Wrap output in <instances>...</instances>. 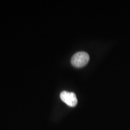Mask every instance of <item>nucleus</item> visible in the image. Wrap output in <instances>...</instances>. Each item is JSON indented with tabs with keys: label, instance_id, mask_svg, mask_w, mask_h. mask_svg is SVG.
I'll return each instance as SVG.
<instances>
[{
	"label": "nucleus",
	"instance_id": "obj_1",
	"mask_svg": "<svg viewBox=\"0 0 130 130\" xmlns=\"http://www.w3.org/2000/svg\"><path fill=\"white\" fill-rule=\"evenodd\" d=\"M89 56L86 52H78L73 56L71 59V63L76 68L83 67L89 61Z\"/></svg>",
	"mask_w": 130,
	"mask_h": 130
},
{
	"label": "nucleus",
	"instance_id": "obj_2",
	"mask_svg": "<svg viewBox=\"0 0 130 130\" xmlns=\"http://www.w3.org/2000/svg\"><path fill=\"white\" fill-rule=\"evenodd\" d=\"M61 100L70 107H74L77 104V98L75 94L73 92H68L66 91H63L60 93Z\"/></svg>",
	"mask_w": 130,
	"mask_h": 130
}]
</instances>
